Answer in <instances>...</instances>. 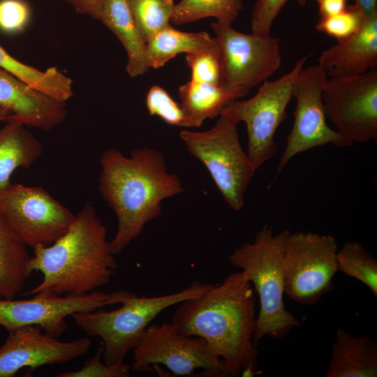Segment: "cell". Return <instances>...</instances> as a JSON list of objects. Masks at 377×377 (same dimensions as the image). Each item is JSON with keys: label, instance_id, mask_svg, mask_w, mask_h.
Instances as JSON below:
<instances>
[{"label": "cell", "instance_id": "2e32d148", "mask_svg": "<svg viewBox=\"0 0 377 377\" xmlns=\"http://www.w3.org/2000/svg\"><path fill=\"white\" fill-rule=\"evenodd\" d=\"M0 107L10 114L5 121L50 131L66 116L65 101L50 96L0 68Z\"/></svg>", "mask_w": 377, "mask_h": 377}, {"label": "cell", "instance_id": "d4e9b609", "mask_svg": "<svg viewBox=\"0 0 377 377\" xmlns=\"http://www.w3.org/2000/svg\"><path fill=\"white\" fill-rule=\"evenodd\" d=\"M244 8L243 0H181L175 4L170 22L185 24L206 17L232 24Z\"/></svg>", "mask_w": 377, "mask_h": 377}, {"label": "cell", "instance_id": "74e56055", "mask_svg": "<svg viewBox=\"0 0 377 377\" xmlns=\"http://www.w3.org/2000/svg\"><path fill=\"white\" fill-rule=\"evenodd\" d=\"M306 3V0H301L300 6H304Z\"/></svg>", "mask_w": 377, "mask_h": 377}, {"label": "cell", "instance_id": "7402d4cb", "mask_svg": "<svg viewBox=\"0 0 377 377\" xmlns=\"http://www.w3.org/2000/svg\"><path fill=\"white\" fill-rule=\"evenodd\" d=\"M180 105L184 110L187 128L200 127L214 118L235 97L221 85L190 80L178 89Z\"/></svg>", "mask_w": 377, "mask_h": 377}, {"label": "cell", "instance_id": "d6a6232c", "mask_svg": "<svg viewBox=\"0 0 377 377\" xmlns=\"http://www.w3.org/2000/svg\"><path fill=\"white\" fill-rule=\"evenodd\" d=\"M288 0H256L251 19L253 34L270 35L272 24ZM300 4L301 0H297Z\"/></svg>", "mask_w": 377, "mask_h": 377}, {"label": "cell", "instance_id": "836d02e7", "mask_svg": "<svg viewBox=\"0 0 377 377\" xmlns=\"http://www.w3.org/2000/svg\"><path fill=\"white\" fill-rule=\"evenodd\" d=\"M320 17L337 14L347 6V0H316Z\"/></svg>", "mask_w": 377, "mask_h": 377}, {"label": "cell", "instance_id": "d590c367", "mask_svg": "<svg viewBox=\"0 0 377 377\" xmlns=\"http://www.w3.org/2000/svg\"><path fill=\"white\" fill-rule=\"evenodd\" d=\"M366 17L377 13V0H355Z\"/></svg>", "mask_w": 377, "mask_h": 377}, {"label": "cell", "instance_id": "52a82bcc", "mask_svg": "<svg viewBox=\"0 0 377 377\" xmlns=\"http://www.w3.org/2000/svg\"><path fill=\"white\" fill-rule=\"evenodd\" d=\"M307 59V56L300 58L288 73L274 80L263 82L251 98L230 102L220 113L237 124H246V154L256 170L276 153L274 135L286 117L294 83Z\"/></svg>", "mask_w": 377, "mask_h": 377}, {"label": "cell", "instance_id": "484cf974", "mask_svg": "<svg viewBox=\"0 0 377 377\" xmlns=\"http://www.w3.org/2000/svg\"><path fill=\"white\" fill-rule=\"evenodd\" d=\"M337 260L339 271L361 281L377 297V260L360 243L346 241Z\"/></svg>", "mask_w": 377, "mask_h": 377}, {"label": "cell", "instance_id": "d6986e66", "mask_svg": "<svg viewBox=\"0 0 377 377\" xmlns=\"http://www.w3.org/2000/svg\"><path fill=\"white\" fill-rule=\"evenodd\" d=\"M95 18L110 29L124 47L128 75L135 77L145 73L149 69L146 43L140 34L126 0H102Z\"/></svg>", "mask_w": 377, "mask_h": 377}, {"label": "cell", "instance_id": "4316f807", "mask_svg": "<svg viewBox=\"0 0 377 377\" xmlns=\"http://www.w3.org/2000/svg\"><path fill=\"white\" fill-rule=\"evenodd\" d=\"M144 41L170 25L175 3L173 0H126Z\"/></svg>", "mask_w": 377, "mask_h": 377}, {"label": "cell", "instance_id": "3957f363", "mask_svg": "<svg viewBox=\"0 0 377 377\" xmlns=\"http://www.w3.org/2000/svg\"><path fill=\"white\" fill-rule=\"evenodd\" d=\"M33 251L29 270L40 272L43 279L29 291L31 295L46 290L60 295L92 292L110 283L117 266L106 228L90 202L63 235Z\"/></svg>", "mask_w": 377, "mask_h": 377}, {"label": "cell", "instance_id": "7c38bea8", "mask_svg": "<svg viewBox=\"0 0 377 377\" xmlns=\"http://www.w3.org/2000/svg\"><path fill=\"white\" fill-rule=\"evenodd\" d=\"M0 212L22 242L32 249L52 244L75 215L41 186L10 184L0 194Z\"/></svg>", "mask_w": 377, "mask_h": 377}, {"label": "cell", "instance_id": "f1b7e54d", "mask_svg": "<svg viewBox=\"0 0 377 377\" xmlns=\"http://www.w3.org/2000/svg\"><path fill=\"white\" fill-rule=\"evenodd\" d=\"M366 16L355 4L346 6L342 11L327 17H320L316 29L338 40L346 39L356 34L362 27Z\"/></svg>", "mask_w": 377, "mask_h": 377}, {"label": "cell", "instance_id": "8d00e7d4", "mask_svg": "<svg viewBox=\"0 0 377 377\" xmlns=\"http://www.w3.org/2000/svg\"><path fill=\"white\" fill-rule=\"evenodd\" d=\"M10 114V112L6 108L0 107V121H4Z\"/></svg>", "mask_w": 377, "mask_h": 377}, {"label": "cell", "instance_id": "cb8c5ba5", "mask_svg": "<svg viewBox=\"0 0 377 377\" xmlns=\"http://www.w3.org/2000/svg\"><path fill=\"white\" fill-rule=\"evenodd\" d=\"M0 68L34 88L66 101L73 96L72 80L52 67L45 71L20 62L0 45Z\"/></svg>", "mask_w": 377, "mask_h": 377}, {"label": "cell", "instance_id": "277c9868", "mask_svg": "<svg viewBox=\"0 0 377 377\" xmlns=\"http://www.w3.org/2000/svg\"><path fill=\"white\" fill-rule=\"evenodd\" d=\"M289 233L288 230L274 233L272 227L265 224L253 242H246L228 257L231 265L247 276L258 296L260 308L253 338L256 346L265 337L281 339L300 325L283 302V253Z\"/></svg>", "mask_w": 377, "mask_h": 377}, {"label": "cell", "instance_id": "8992f818", "mask_svg": "<svg viewBox=\"0 0 377 377\" xmlns=\"http://www.w3.org/2000/svg\"><path fill=\"white\" fill-rule=\"evenodd\" d=\"M237 125L220 114L211 129L200 132L184 129L179 138L188 151L207 168L228 205L239 211L256 170L241 146Z\"/></svg>", "mask_w": 377, "mask_h": 377}, {"label": "cell", "instance_id": "1f68e13d", "mask_svg": "<svg viewBox=\"0 0 377 377\" xmlns=\"http://www.w3.org/2000/svg\"><path fill=\"white\" fill-rule=\"evenodd\" d=\"M30 14L29 6L24 0H0V30L8 34L22 31Z\"/></svg>", "mask_w": 377, "mask_h": 377}, {"label": "cell", "instance_id": "4fadbf2b", "mask_svg": "<svg viewBox=\"0 0 377 377\" xmlns=\"http://www.w3.org/2000/svg\"><path fill=\"white\" fill-rule=\"evenodd\" d=\"M32 295L27 300L0 298V325L8 332L24 326H37L59 337L67 327L68 316L119 304L121 290L60 295L46 290Z\"/></svg>", "mask_w": 377, "mask_h": 377}, {"label": "cell", "instance_id": "ac0fdd59", "mask_svg": "<svg viewBox=\"0 0 377 377\" xmlns=\"http://www.w3.org/2000/svg\"><path fill=\"white\" fill-rule=\"evenodd\" d=\"M325 376H377V344L368 336L356 337L339 328Z\"/></svg>", "mask_w": 377, "mask_h": 377}, {"label": "cell", "instance_id": "30bf717a", "mask_svg": "<svg viewBox=\"0 0 377 377\" xmlns=\"http://www.w3.org/2000/svg\"><path fill=\"white\" fill-rule=\"evenodd\" d=\"M338 249L331 235L290 232L283 253L285 293L288 297L311 305L330 291L339 271Z\"/></svg>", "mask_w": 377, "mask_h": 377}, {"label": "cell", "instance_id": "5bb4252c", "mask_svg": "<svg viewBox=\"0 0 377 377\" xmlns=\"http://www.w3.org/2000/svg\"><path fill=\"white\" fill-rule=\"evenodd\" d=\"M327 78L318 64L303 68L298 74L293 89L296 101L294 123L278 165V173L293 156L312 148L327 144L337 147L353 145L327 124L322 92Z\"/></svg>", "mask_w": 377, "mask_h": 377}, {"label": "cell", "instance_id": "ffe728a7", "mask_svg": "<svg viewBox=\"0 0 377 377\" xmlns=\"http://www.w3.org/2000/svg\"><path fill=\"white\" fill-rule=\"evenodd\" d=\"M27 246L0 212V298L14 299L31 275Z\"/></svg>", "mask_w": 377, "mask_h": 377}, {"label": "cell", "instance_id": "e0dca14e", "mask_svg": "<svg viewBox=\"0 0 377 377\" xmlns=\"http://www.w3.org/2000/svg\"><path fill=\"white\" fill-rule=\"evenodd\" d=\"M318 64L327 77L356 75L377 66V13L366 17L360 29L324 50Z\"/></svg>", "mask_w": 377, "mask_h": 377}, {"label": "cell", "instance_id": "603a6c76", "mask_svg": "<svg viewBox=\"0 0 377 377\" xmlns=\"http://www.w3.org/2000/svg\"><path fill=\"white\" fill-rule=\"evenodd\" d=\"M215 37L205 31L184 32L167 26L146 43V55L149 68H158L182 53L190 54L211 45Z\"/></svg>", "mask_w": 377, "mask_h": 377}, {"label": "cell", "instance_id": "6da1fadb", "mask_svg": "<svg viewBox=\"0 0 377 377\" xmlns=\"http://www.w3.org/2000/svg\"><path fill=\"white\" fill-rule=\"evenodd\" d=\"M254 290L242 271L179 303L172 323L185 336L204 339L225 362L228 376L256 374L259 350Z\"/></svg>", "mask_w": 377, "mask_h": 377}, {"label": "cell", "instance_id": "9a60e30c", "mask_svg": "<svg viewBox=\"0 0 377 377\" xmlns=\"http://www.w3.org/2000/svg\"><path fill=\"white\" fill-rule=\"evenodd\" d=\"M90 346L88 337L63 341L37 326L16 329L8 332L0 347V377L15 376L24 368L68 362L85 355Z\"/></svg>", "mask_w": 377, "mask_h": 377}, {"label": "cell", "instance_id": "7a4b0ae2", "mask_svg": "<svg viewBox=\"0 0 377 377\" xmlns=\"http://www.w3.org/2000/svg\"><path fill=\"white\" fill-rule=\"evenodd\" d=\"M99 163V191L118 221L110 242L112 252L117 255L160 216L165 199L184 189L178 176L169 172L162 152L154 149L137 148L128 156L117 149H108Z\"/></svg>", "mask_w": 377, "mask_h": 377}, {"label": "cell", "instance_id": "e575fe53", "mask_svg": "<svg viewBox=\"0 0 377 377\" xmlns=\"http://www.w3.org/2000/svg\"><path fill=\"white\" fill-rule=\"evenodd\" d=\"M70 3L76 11L93 17L98 12L102 0H65Z\"/></svg>", "mask_w": 377, "mask_h": 377}, {"label": "cell", "instance_id": "ba28073f", "mask_svg": "<svg viewBox=\"0 0 377 377\" xmlns=\"http://www.w3.org/2000/svg\"><path fill=\"white\" fill-rule=\"evenodd\" d=\"M132 351L135 372L163 364L176 376H194L198 369L204 376H228L225 362L204 339L181 334L172 322L150 324Z\"/></svg>", "mask_w": 377, "mask_h": 377}, {"label": "cell", "instance_id": "4dcf8cb0", "mask_svg": "<svg viewBox=\"0 0 377 377\" xmlns=\"http://www.w3.org/2000/svg\"><path fill=\"white\" fill-rule=\"evenodd\" d=\"M103 347L99 346L84 366L76 371H68L57 375L58 377H128L131 366L124 362L115 365L107 364L103 360Z\"/></svg>", "mask_w": 377, "mask_h": 377}, {"label": "cell", "instance_id": "f546056e", "mask_svg": "<svg viewBox=\"0 0 377 377\" xmlns=\"http://www.w3.org/2000/svg\"><path fill=\"white\" fill-rule=\"evenodd\" d=\"M146 106L151 115L159 117L168 124L187 128V121L180 104L158 85L152 86L146 96Z\"/></svg>", "mask_w": 377, "mask_h": 377}, {"label": "cell", "instance_id": "44dd1931", "mask_svg": "<svg viewBox=\"0 0 377 377\" xmlns=\"http://www.w3.org/2000/svg\"><path fill=\"white\" fill-rule=\"evenodd\" d=\"M42 144L25 126L8 121L0 129V194L11 184L10 177L19 168H29L40 157Z\"/></svg>", "mask_w": 377, "mask_h": 377}, {"label": "cell", "instance_id": "83f0119b", "mask_svg": "<svg viewBox=\"0 0 377 377\" xmlns=\"http://www.w3.org/2000/svg\"><path fill=\"white\" fill-rule=\"evenodd\" d=\"M186 61L191 69V80L221 85L222 79V53L218 40L200 51L186 54Z\"/></svg>", "mask_w": 377, "mask_h": 377}, {"label": "cell", "instance_id": "5b68a950", "mask_svg": "<svg viewBox=\"0 0 377 377\" xmlns=\"http://www.w3.org/2000/svg\"><path fill=\"white\" fill-rule=\"evenodd\" d=\"M212 283L193 281L171 294L138 296L122 291L121 306L112 311L94 310L73 313L75 323L89 336L103 341V361L109 365L124 362L126 355L140 341L151 321L163 311L207 290Z\"/></svg>", "mask_w": 377, "mask_h": 377}, {"label": "cell", "instance_id": "9c48e42d", "mask_svg": "<svg viewBox=\"0 0 377 377\" xmlns=\"http://www.w3.org/2000/svg\"><path fill=\"white\" fill-rule=\"evenodd\" d=\"M211 27L222 53L224 89L236 99L267 80L280 68V40L269 36L242 33L231 24L214 22Z\"/></svg>", "mask_w": 377, "mask_h": 377}, {"label": "cell", "instance_id": "8fae6325", "mask_svg": "<svg viewBox=\"0 0 377 377\" xmlns=\"http://www.w3.org/2000/svg\"><path fill=\"white\" fill-rule=\"evenodd\" d=\"M326 118L352 142L376 140L377 70L327 78L322 92Z\"/></svg>", "mask_w": 377, "mask_h": 377}]
</instances>
